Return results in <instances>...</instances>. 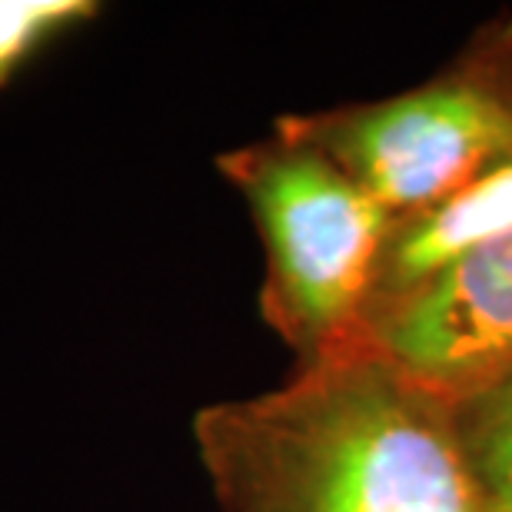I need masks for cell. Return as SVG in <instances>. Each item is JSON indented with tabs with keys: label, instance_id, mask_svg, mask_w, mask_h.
Wrapping results in <instances>:
<instances>
[{
	"label": "cell",
	"instance_id": "obj_3",
	"mask_svg": "<svg viewBox=\"0 0 512 512\" xmlns=\"http://www.w3.org/2000/svg\"><path fill=\"white\" fill-rule=\"evenodd\" d=\"M276 127L336 160L396 220L433 210L512 160V97L476 77H449L376 104Z\"/></svg>",
	"mask_w": 512,
	"mask_h": 512
},
{
	"label": "cell",
	"instance_id": "obj_7",
	"mask_svg": "<svg viewBox=\"0 0 512 512\" xmlns=\"http://www.w3.org/2000/svg\"><path fill=\"white\" fill-rule=\"evenodd\" d=\"M100 10L97 0H0V90Z\"/></svg>",
	"mask_w": 512,
	"mask_h": 512
},
{
	"label": "cell",
	"instance_id": "obj_1",
	"mask_svg": "<svg viewBox=\"0 0 512 512\" xmlns=\"http://www.w3.org/2000/svg\"><path fill=\"white\" fill-rule=\"evenodd\" d=\"M193 439L220 512H489L449 403L363 336L200 409Z\"/></svg>",
	"mask_w": 512,
	"mask_h": 512
},
{
	"label": "cell",
	"instance_id": "obj_6",
	"mask_svg": "<svg viewBox=\"0 0 512 512\" xmlns=\"http://www.w3.org/2000/svg\"><path fill=\"white\" fill-rule=\"evenodd\" d=\"M449 409L486 509L512 512V370Z\"/></svg>",
	"mask_w": 512,
	"mask_h": 512
},
{
	"label": "cell",
	"instance_id": "obj_2",
	"mask_svg": "<svg viewBox=\"0 0 512 512\" xmlns=\"http://www.w3.org/2000/svg\"><path fill=\"white\" fill-rule=\"evenodd\" d=\"M263 240L260 313L310 363L363 333L396 217L340 163L283 127L217 157Z\"/></svg>",
	"mask_w": 512,
	"mask_h": 512
},
{
	"label": "cell",
	"instance_id": "obj_5",
	"mask_svg": "<svg viewBox=\"0 0 512 512\" xmlns=\"http://www.w3.org/2000/svg\"><path fill=\"white\" fill-rule=\"evenodd\" d=\"M512 237V160L499 163L433 210L396 220L376 293L393 296L469 250ZM373 306V303H370Z\"/></svg>",
	"mask_w": 512,
	"mask_h": 512
},
{
	"label": "cell",
	"instance_id": "obj_4",
	"mask_svg": "<svg viewBox=\"0 0 512 512\" xmlns=\"http://www.w3.org/2000/svg\"><path fill=\"white\" fill-rule=\"evenodd\" d=\"M360 336L446 403L493 383L512 370V237L373 300Z\"/></svg>",
	"mask_w": 512,
	"mask_h": 512
}]
</instances>
